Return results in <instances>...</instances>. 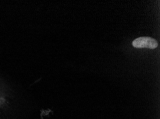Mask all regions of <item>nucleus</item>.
<instances>
[{
	"label": "nucleus",
	"mask_w": 160,
	"mask_h": 119,
	"mask_svg": "<svg viewBox=\"0 0 160 119\" xmlns=\"http://www.w3.org/2000/svg\"><path fill=\"white\" fill-rule=\"evenodd\" d=\"M132 45L138 49L145 48L154 49L158 47V43L155 39L150 37H140L133 41Z\"/></svg>",
	"instance_id": "obj_1"
}]
</instances>
